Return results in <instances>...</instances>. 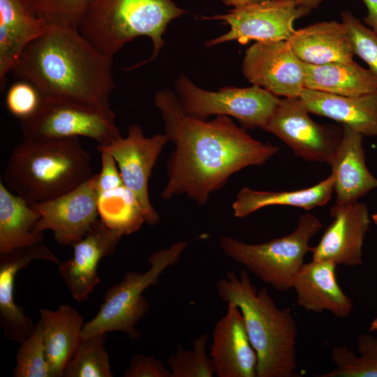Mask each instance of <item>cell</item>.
<instances>
[{"label":"cell","mask_w":377,"mask_h":377,"mask_svg":"<svg viewBox=\"0 0 377 377\" xmlns=\"http://www.w3.org/2000/svg\"><path fill=\"white\" fill-rule=\"evenodd\" d=\"M175 89L179 105L186 114L203 120L212 115H226L236 119L244 128H263L281 100L254 84L207 91L183 74L175 82Z\"/></svg>","instance_id":"obj_9"},{"label":"cell","mask_w":377,"mask_h":377,"mask_svg":"<svg viewBox=\"0 0 377 377\" xmlns=\"http://www.w3.org/2000/svg\"><path fill=\"white\" fill-rule=\"evenodd\" d=\"M36 13L50 24L78 28L93 0H29Z\"/></svg>","instance_id":"obj_33"},{"label":"cell","mask_w":377,"mask_h":377,"mask_svg":"<svg viewBox=\"0 0 377 377\" xmlns=\"http://www.w3.org/2000/svg\"><path fill=\"white\" fill-rule=\"evenodd\" d=\"M362 1L367 9V15L364 21L377 35V0Z\"/></svg>","instance_id":"obj_38"},{"label":"cell","mask_w":377,"mask_h":377,"mask_svg":"<svg viewBox=\"0 0 377 377\" xmlns=\"http://www.w3.org/2000/svg\"><path fill=\"white\" fill-rule=\"evenodd\" d=\"M122 236L99 219L81 240L73 245V256L59 264V273L75 300L84 302L99 283V262L114 252Z\"/></svg>","instance_id":"obj_16"},{"label":"cell","mask_w":377,"mask_h":377,"mask_svg":"<svg viewBox=\"0 0 377 377\" xmlns=\"http://www.w3.org/2000/svg\"><path fill=\"white\" fill-rule=\"evenodd\" d=\"M168 142L165 133L146 137L138 125H131L128 127L126 137H120L109 146L97 147L111 153L124 185L135 195L145 222L150 226L158 224L160 219L149 199V179L158 156Z\"/></svg>","instance_id":"obj_12"},{"label":"cell","mask_w":377,"mask_h":377,"mask_svg":"<svg viewBox=\"0 0 377 377\" xmlns=\"http://www.w3.org/2000/svg\"><path fill=\"white\" fill-rule=\"evenodd\" d=\"M40 214L25 199L0 182V254L42 243L43 233L34 230Z\"/></svg>","instance_id":"obj_27"},{"label":"cell","mask_w":377,"mask_h":377,"mask_svg":"<svg viewBox=\"0 0 377 377\" xmlns=\"http://www.w3.org/2000/svg\"><path fill=\"white\" fill-rule=\"evenodd\" d=\"M342 130L340 144L330 164L337 205L358 201L377 188V178L371 175L365 163L364 136L346 126Z\"/></svg>","instance_id":"obj_21"},{"label":"cell","mask_w":377,"mask_h":377,"mask_svg":"<svg viewBox=\"0 0 377 377\" xmlns=\"http://www.w3.org/2000/svg\"><path fill=\"white\" fill-rule=\"evenodd\" d=\"M184 13L172 0H93L78 29L96 50L112 58L134 38L149 37L151 56L132 69L156 59L168 24Z\"/></svg>","instance_id":"obj_5"},{"label":"cell","mask_w":377,"mask_h":377,"mask_svg":"<svg viewBox=\"0 0 377 377\" xmlns=\"http://www.w3.org/2000/svg\"><path fill=\"white\" fill-rule=\"evenodd\" d=\"M298 6L309 10L316 9L324 1V0H293Z\"/></svg>","instance_id":"obj_39"},{"label":"cell","mask_w":377,"mask_h":377,"mask_svg":"<svg viewBox=\"0 0 377 377\" xmlns=\"http://www.w3.org/2000/svg\"><path fill=\"white\" fill-rule=\"evenodd\" d=\"M20 344L13 371L14 377H52L46 360L43 327L40 320L33 333Z\"/></svg>","instance_id":"obj_32"},{"label":"cell","mask_w":377,"mask_h":377,"mask_svg":"<svg viewBox=\"0 0 377 377\" xmlns=\"http://www.w3.org/2000/svg\"><path fill=\"white\" fill-rule=\"evenodd\" d=\"M309 12L293 0H266L232 8L225 14L204 17V20L223 21L230 27L225 34L206 41L205 46L230 40H237L241 44L251 40H288L295 31L294 22Z\"/></svg>","instance_id":"obj_11"},{"label":"cell","mask_w":377,"mask_h":377,"mask_svg":"<svg viewBox=\"0 0 377 377\" xmlns=\"http://www.w3.org/2000/svg\"><path fill=\"white\" fill-rule=\"evenodd\" d=\"M207 341V334L203 333L192 341L191 350L177 346L168 359L172 377H212L216 374L214 362L206 352Z\"/></svg>","instance_id":"obj_31"},{"label":"cell","mask_w":377,"mask_h":377,"mask_svg":"<svg viewBox=\"0 0 377 377\" xmlns=\"http://www.w3.org/2000/svg\"><path fill=\"white\" fill-rule=\"evenodd\" d=\"M242 69L250 83L277 96L299 97L306 88L304 62L287 40L256 42L246 50Z\"/></svg>","instance_id":"obj_14"},{"label":"cell","mask_w":377,"mask_h":377,"mask_svg":"<svg viewBox=\"0 0 377 377\" xmlns=\"http://www.w3.org/2000/svg\"><path fill=\"white\" fill-rule=\"evenodd\" d=\"M333 192L334 177L332 174L313 186L295 191H265L243 187L232 202V209L237 218H244L260 209L274 205L309 210L326 205Z\"/></svg>","instance_id":"obj_25"},{"label":"cell","mask_w":377,"mask_h":377,"mask_svg":"<svg viewBox=\"0 0 377 377\" xmlns=\"http://www.w3.org/2000/svg\"><path fill=\"white\" fill-rule=\"evenodd\" d=\"M303 62L322 65L353 61L354 52L346 25L325 21L295 30L287 40Z\"/></svg>","instance_id":"obj_23"},{"label":"cell","mask_w":377,"mask_h":377,"mask_svg":"<svg viewBox=\"0 0 377 377\" xmlns=\"http://www.w3.org/2000/svg\"><path fill=\"white\" fill-rule=\"evenodd\" d=\"M154 101L164 133L175 146L166 164L163 200L185 195L203 206L232 175L265 164L279 151L275 145L254 139L230 117L206 121L186 114L177 95L168 89L157 91Z\"/></svg>","instance_id":"obj_1"},{"label":"cell","mask_w":377,"mask_h":377,"mask_svg":"<svg viewBox=\"0 0 377 377\" xmlns=\"http://www.w3.org/2000/svg\"><path fill=\"white\" fill-rule=\"evenodd\" d=\"M44 260L59 264V260L43 242L0 254V325L5 337L21 343L34 332L35 324L14 300L17 274L30 263Z\"/></svg>","instance_id":"obj_17"},{"label":"cell","mask_w":377,"mask_h":377,"mask_svg":"<svg viewBox=\"0 0 377 377\" xmlns=\"http://www.w3.org/2000/svg\"><path fill=\"white\" fill-rule=\"evenodd\" d=\"M94 174L90 155L77 137L24 140L13 149L3 180L31 205L61 195Z\"/></svg>","instance_id":"obj_4"},{"label":"cell","mask_w":377,"mask_h":377,"mask_svg":"<svg viewBox=\"0 0 377 377\" xmlns=\"http://www.w3.org/2000/svg\"><path fill=\"white\" fill-rule=\"evenodd\" d=\"M371 219L374 222V223L377 225V213L371 216Z\"/></svg>","instance_id":"obj_42"},{"label":"cell","mask_w":377,"mask_h":377,"mask_svg":"<svg viewBox=\"0 0 377 377\" xmlns=\"http://www.w3.org/2000/svg\"><path fill=\"white\" fill-rule=\"evenodd\" d=\"M106 334L82 337L63 372V377H112L104 343Z\"/></svg>","instance_id":"obj_30"},{"label":"cell","mask_w":377,"mask_h":377,"mask_svg":"<svg viewBox=\"0 0 377 377\" xmlns=\"http://www.w3.org/2000/svg\"><path fill=\"white\" fill-rule=\"evenodd\" d=\"M306 89L346 96L377 91V76L354 61L322 65L304 63Z\"/></svg>","instance_id":"obj_26"},{"label":"cell","mask_w":377,"mask_h":377,"mask_svg":"<svg viewBox=\"0 0 377 377\" xmlns=\"http://www.w3.org/2000/svg\"><path fill=\"white\" fill-rule=\"evenodd\" d=\"M25 140L82 136L107 147L121 137L110 107H96L43 96L36 112L21 120Z\"/></svg>","instance_id":"obj_8"},{"label":"cell","mask_w":377,"mask_h":377,"mask_svg":"<svg viewBox=\"0 0 377 377\" xmlns=\"http://www.w3.org/2000/svg\"><path fill=\"white\" fill-rule=\"evenodd\" d=\"M369 331L370 332H377V317L371 323Z\"/></svg>","instance_id":"obj_41"},{"label":"cell","mask_w":377,"mask_h":377,"mask_svg":"<svg viewBox=\"0 0 377 377\" xmlns=\"http://www.w3.org/2000/svg\"><path fill=\"white\" fill-rule=\"evenodd\" d=\"M219 297L240 309L258 357L256 377H292L297 369V327L289 307L279 308L265 288L257 290L246 270L216 283Z\"/></svg>","instance_id":"obj_3"},{"label":"cell","mask_w":377,"mask_h":377,"mask_svg":"<svg viewBox=\"0 0 377 377\" xmlns=\"http://www.w3.org/2000/svg\"><path fill=\"white\" fill-rule=\"evenodd\" d=\"M352 41L354 54L361 58L377 76V35L351 13L341 14Z\"/></svg>","instance_id":"obj_34"},{"label":"cell","mask_w":377,"mask_h":377,"mask_svg":"<svg viewBox=\"0 0 377 377\" xmlns=\"http://www.w3.org/2000/svg\"><path fill=\"white\" fill-rule=\"evenodd\" d=\"M299 98L310 113L332 119L363 136H377V91L346 96L305 88Z\"/></svg>","instance_id":"obj_22"},{"label":"cell","mask_w":377,"mask_h":377,"mask_svg":"<svg viewBox=\"0 0 377 377\" xmlns=\"http://www.w3.org/2000/svg\"><path fill=\"white\" fill-rule=\"evenodd\" d=\"M357 355L346 346L332 350L334 368L318 377H377V338L364 334L357 341Z\"/></svg>","instance_id":"obj_29"},{"label":"cell","mask_w":377,"mask_h":377,"mask_svg":"<svg viewBox=\"0 0 377 377\" xmlns=\"http://www.w3.org/2000/svg\"><path fill=\"white\" fill-rule=\"evenodd\" d=\"M124 377H172L170 369L163 362L151 355H135L128 368L123 374Z\"/></svg>","instance_id":"obj_36"},{"label":"cell","mask_w":377,"mask_h":377,"mask_svg":"<svg viewBox=\"0 0 377 377\" xmlns=\"http://www.w3.org/2000/svg\"><path fill=\"white\" fill-rule=\"evenodd\" d=\"M96 173L73 190L53 199L31 204L40 214L34 230H51L55 241L71 246L81 240L99 220Z\"/></svg>","instance_id":"obj_13"},{"label":"cell","mask_w":377,"mask_h":377,"mask_svg":"<svg viewBox=\"0 0 377 377\" xmlns=\"http://www.w3.org/2000/svg\"><path fill=\"white\" fill-rule=\"evenodd\" d=\"M299 97L281 98L262 128L281 139L295 156L308 161L331 164L340 144L343 130L319 124Z\"/></svg>","instance_id":"obj_10"},{"label":"cell","mask_w":377,"mask_h":377,"mask_svg":"<svg viewBox=\"0 0 377 377\" xmlns=\"http://www.w3.org/2000/svg\"><path fill=\"white\" fill-rule=\"evenodd\" d=\"M224 4L235 8H239L266 0H221Z\"/></svg>","instance_id":"obj_40"},{"label":"cell","mask_w":377,"mask_h":377,"mask_svg":"<svg viewBox=\"0 0 377 377\" xmlns=\"http://www.w3.org/2000/svg\"><path fill=\"white\" fill-rule=\"evenodd\" d=\"M42 98V94L34 84L17 80L6 93V105L10 114L22 120L36 112Z\"/></svg>","instance_id":"obj_35"},{"label":"cell","mask_w":377,"mask_h":377,"mask_svg":"<svg viewBox=\"0 0 377 377\" xmlns=\"http://www.w3.org/2000/svg\"><path fill=\"white\" fill-rule=\"evenodd\" d=\"M112 57L96 50L76 27L50 25L28 45L11 70L43 96L110 107Z\"/></svg>","instance_id":"obj_2"},{"label":"cell","mask_w":377,"mask_h":377,"mask_svg":"<svg viewBox=\"0 0 377 377\" xmlns=\"http://www.w3.org/2000/svg\"><path fill=\"white\" fill-rule=\"evenodd\" d=\"M315 215L305 213L290 234L260 244H249L229 236L220 237L223 253L276 291L293 289V281L311 252L310 240L322 228Z\"/></svg>","instance_id":"obj_6"},{"label":"cell","mask_w":377,"mask_h":377,"mask_svg":"<svg viewBox=\"0 0 377 377\" xmlns=\"http://www.w3.org/2000/svg\"><path fill=\"white\" fill-rule=\"evenodd\" d=\"M97 149L101 152V168L96 173L97 192L108 191L124 184L117 164L111 153L104 149Z\"/></svg>","instance_id":"obj_37"},{"label":"cell","mask_w":377,"mask_h":377,"mask_svg":"<svg viewBox=\"0 0 377 377\" xmlns=\"http://www.w3.org/2000/svg\"><path fill=\"white\" fill-rule=\"evenodd\" d=\"M219 377H256L258 357L240 309L228 303L225 315L216 323L211 347Z\"/></svg>","instance_id":"obj_18"},{"label":"cell","mask_w":377,"mask_h":377,"mask_svg":"<svg viewBox=\"0 0 377 377\" xmlns=\"http://www.w3.org/2000/svg\"><path fill=\"white\" fill-rule=\"evenodd\" d=\"M50 24L29 0H0V88L24 48L45 33Z\"/></svg>","instance_id":"obj_19"},{"label":"cell","mask_w":377,"mask_h":377,"mask_svg":"<svg viewBox=\"0 0 377 377\" xmlns=\"http://www.w3.org/2000/svg\"><path fill=\"white\" fill-rule=\"evenodd\" d=\"M39 320L51 376L63 377L64 368L82 338L84 318L72 306L62 304L56 310L40 309Z\"/></svg>","instance_id":"obj_24"},{"label":"cell","mask_w":377,"mask_h":377,"mask_svg":"<svg viewBox=\"0 0 377 377\" xmlns=\"http://www.w3.org/2000/svg\"><path fill=\"white\" fill-rule=\"evenodd\" d=\"M336 267L330 261L303 264L293 284L300 307L316 313L327 311L339 318L351 314L353 302L337 282Z\"/></svg>","instance_id":"obj_20"},{"label":"cell","mask_w":377,"mask_h":377,"mask_svg":"<svg viewBox=\"0 0 377 377\" xmlns=\"http://www.w3.org/2000/svg\"><path fill=\"white\" fill-rule=\"evenodd\" d=\"M330 215L333 221L317 245L311 247V260L348 267L362 265L364 240L371 224L368 207L358 201L336 204Z\"/></svg>","instance_id":"obj_15"},{"label":"cell","mask_w":377,"mask_h":377,"mask_svg":"<svg viewBox=\"0 0 377 377\" xmlns=\"http://www.w3.org/2000/svg\"><path fill=\"white\" fill-rule=\"evenodd\" d=\"M97 207L100 220L123 235L138 230L145 222L135 195L124 184L98 192Z\"/></svg>","instance_id":"obj_28"},{"label":"cell","mask_w":377,"mask_h":377,"mask_svg":"<svg viewBox=\"0 0 377 377\" xmlns=\"http://www.w3.org/2000/svg\"><path fill=\"white\" fill-rule=\"evenodd\" d=\"M187 246V242L181 241L168 249L156 251L148 258L150 265L148 270L126 273L120 282L105 292L96 315L84 324L82 337L121 332L131 340L138 339L141 334L137 324L149 309V303L143 292L156 285L163 271L177 263Z\"/></svg>","instance_id":"obj_7"}]
</instances>
